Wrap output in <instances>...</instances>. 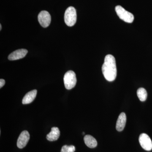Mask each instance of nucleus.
Listing matches in <instances>:
<instances>
[{"label": "nucleus", "mask_w": 152, "mask_h": 152, "mask_svg": "<svg viewBox=\"0 0 152 152\" xmlns=\"http://www.w3.org/2000/svg\"><path fill=\"white\" fill-rule=\"evenodd\" d=\"M60 132L58 127H54L51 129V131L47 135V139L49 141H55L59 137Z\"/></svg>", "instance_id": "10"}, {"label": "nucleus", "mask_w": 152, "mask_h": 152, "mask_svg": "<svg viewBox=\"0 0 152 152\" xmlns=\"http://www.w3.org/2000/svg\"><path fill=\"white\" fill-rule=\"evenodd\" d=\"M37 92V90H34L26 94L22 101V103L26 104L31 103L35 99Z\"/></svg>", "instance_id": "11"}, {"label": "nucleus", "mask_w": 152, "mask_h": 152, "mask_svg": "<svg viewBox=\"0 0 152 152\" xmlns=\"http://www.w3.org/2000/svg\"><path fill=\"white\" fill-rule=\"evenodd\" d=\"M126 122V116L125 113L120 114L117 121L116 129L118 132H121L124 129Z\"/></svg>", "instance_id": "9"}, {"label": "nucleus", "mask_w": 152, "mask_h": 152, "mask_svg": "<svg viewBox=\"0 0 152 152\" xmlns=\"http://www.w3.org/2000/svg\"><path fill=\"white\" fill-rule=\"evenodd\" d=\"M84 140L87 146L91 148H96L97 145V142L96 139L90 135L85 136L84 138Z\"/></svg>", "instance_id": "12"}, {"label": "nucleus", "mask_w": 152, "mask_h": 152, "mask_svg": "<svg viewBox=\"0 0 152 152\" xmlns=\"http://www.w3.org/2000/svg\"><path fill=\"white\" fill-rule=\"evenodd\" d=\"M75 151V148L73 145L68 146L66 145L63 146L61 152H74Z\"/></svg>", "instance_id": "14"}, {"label": "nucleus", "mask_w": 152, "mask_h": 152, "mask_svg": "<svg viewBox=\"0 0 152 152\" xmlns=\"http://www.w3.org/2000/svg\"><path fill=\"white\" fill-rule=\"evenodd\" d=\"M140 145L144 150L150 151L152 149V142L149 136L143 133L140 135L139 139Z\"/></svg>", "instance_id": "5"}, {"label": "nucleus", "mask_w": 152, "mask_h": 152, "mask_svg": "<svg viewBox=\"0 0 152 152\" xmlns=\"http://www.w3.org/2000/svg\"><path fill=\"white\" fill-rule=\"evenodd\" d=\"M30 134L27 131L22 132L17 142V146L20 149L24 148L29 140Z\"/></svg>", "instance_id": "7"}, {"label": "nucleus", "mask_w": 152, "mask_h": 152, "mask_svg": "<svg viewBox=\"0 0 152 152\" xmlns=\"http://www.w3.org/2000/svg\"><path fill=\"white\" fill-rule=\"evenodd\" d=\"M28 52L27 50L26 49H22L16 50L9 55L8 59L10 61H15L23 58L26 56Z\"/></svg>", "instance_id": "8"}, {"label": "nucleus", "mask_w": 152, "mask_h": 152, "mask_svg": "<svg viewBox=\"0 0 152 152\" xmlns=\"http://www.w3.org/2000/svg\"><path fill=\"white\" fill-rule=\"evenodd\" d=\"M64 81L66 89H72L75 86L77 78L75 72L71 70L68 71L64 76Z\"/></svg>", "instance_id": "3"}, {"label": "nucleus", "mask_w": 152, "mask_h": 152, "mask_svg": "<svg viewBox=\"0 0 152 152\" xmlns=\"http://www.w3.org/2000/svg\"><path fill=\"white\" fill-rule=\"evenodd\" d=\"M102 72L105 78L109 82L113 81L117 77V70L115 59L111 55L106 56L102 66Z\"/></svg>", "instance_id": "1"}, {"label": "nucleus", "mask_w": 152, "mask_h": 152, "mask_svg": "<svg viewBox=\"0 0 152 152\" xmlns=\"http://www.w3.org/2000/svg\"><path fill=\"white\" fill-rule=\"evenodd\" d=\"M118 16L125 22L132 23L134 20V16L132 14L125 10L121 6H117L115 8Z\"/></svg>", "instance_id": "4"}, {"label": "nucleus", "mask_w": 152, "mask_h": 152, "mask_svg": "<svg viewBox=\"0 0 152 152\" xmlns=\"http://www.w3.org/2000/svg\"><path fill=\"white\" fill-rule=\"evenodd\" d=\"M137 95L139 99L141 102H145L146 101L148 96L146 90L142 88H140L137 90Z\"/></svg>", "instance_id": "13"}, {"label": "nucleus", "mask_w": 152, "mask_h": 152, "mask_svg": "<svg viewBox=\"0 0 152 152\" xmlns=\"http://www.w3.org/2000/svg\"><path fill=\"white\" fill-rule=\"evenodd\" d=\"M83 134H84L85 133L84 132H83Z\"/></svg>", "instance_id": "17"}, {"label": "nucleus", "mask_w": 152, "mask_h": 152, "mask_svg": "<svg viewBox=\"0 0 152 152\" xmlns=\"http://www.w3.org/2000/svg\"><path fill=\"white\" fill-rule=\"evenodd\" d=\"M38 21L40 24L44 28L48 27L51 23V16L48 12L42 11L38 15Z\"/></svg>", "instance_id": "6"}, {"label": "nucleus", "mask_w": 152, "mask_h": 152, "mask_svg": "<svg viewBox=\"0 0 152 152\" xmlns=\"http://www.w3.org/2000/svg\"><path fill=\"white\" fill-rule=\"evenodd\" d=\"M77 18L75 9L73 7H68L66 10L64 15V21L67 26H73L76 23Z\"/></svg>", "instance_id": "2"}, {"label": "nucleus", "mask_w": 152, "mask_h": 152, "mask_svg": "<svg viewBox=\"0 0 152 152\" xmlns=\"http://www.w3.org/2000/svg\"><path fill=\"white\" fill-rule=\"evenodd\" d=\"M1 28H2V26H1V25H0V30H1Z\"/></svg>", "instance_id": "16"}, {"label": "nucleus", "mask_w": 152, "mask_h": 152, "mask_svg": "<svg viewBox=\"0 0 152 152\" xmlns=\"http://www.w3.org/2000/svg\"><path fill=\"white\" fill-rule=\"evenodd\" d=\"M5 84V81L4 79H1L0 80V88H1L2 87L4 86V85Z\"/></svg>", "instance_id": "15"}]
</instances>
